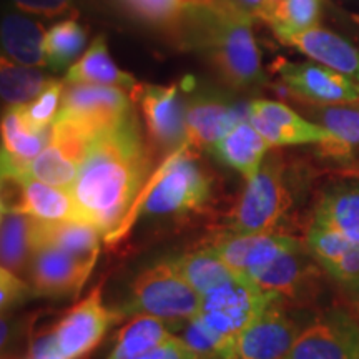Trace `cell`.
<instances>
[{"label": "cell", "mask_w": 359, "mask_h": 359, "mask_svg": "<svg viewBox=\"0 0 359 359\" xmlns=\"http://www.w3.org/2000/svg\"><path fill=\"white\" fill-rule=\"evenodd\" d=\"M148 175V156L133 114L92 142L70 187L77 222L111 233L120 226Z\"/></svg>", "instance_id": "6da1fadb"}, {"label": "cell", "mask_w": 359, "mask_h": 359, "mask_svg": "<svg viewBox=\"0 0 359 359\" xmlns=\"http://www.w3.org/2000/svg\"><path fill=\"white\" fill-rule=\"evenodd\" d=\"M253 19L222 2L187 4L175 22L183 47L203 53L222 79L235 88L264 82Z\"/></svg>", "instance_id": "7a4b0ae2"}, {"label": "cell", "mask_w": 359, "mask_h": 359, "mask_svg": "<svg viewBox=\"0 0 359 359\" xmlns=\"http://www.w3.org/2000/svg\"><path fill=\"white\" fill-rule=\"evenodd\" d=\"M201 296L183 280L172 259L156 263L135 278L125 314H151L168 323H187L198 316Z\"/></svg>", "instance_id": "3957f363"}, {"label": "cell", "mask_w": 359, "mask_h": 359, "mask_svg": "<svg viewBox=\"0 0 359 359\" xmlns=\"http://www.w3.org/2000/svg\"><path fill=\"white\" fill-rule=\"evenodd\" d=\"M291 206V193L286 185L285 168L280 156L263 161L257 177L251 178L240 200L228 217L233 235L271 233Z\"/></svg>", "instance_id": "277c9868"}, {"label": "cell", "mask_w": 359, "mask_h": 359, "mask_svg": "<svg viewBox=\"0 0 359 359\" xmlns=\"http://www.w3.org/2000/svg\"><path fill=\"white\" fill-rule=\"evenodd\" d=\"M212 191L208 175L187 155L183 145L156 172L151 187L145 193L142 212L145 215L187 213L206 203Z\"/></svg>", "instance_id": "5b68a950"}, {"label": "cell", "mask_w": 359, "mask_h": 359, "mask_svg": "<svg viewBox=\"0 0 359 359\" xmlns=\"http://www.w3.org/2000/svg\"><path fill=\"white\" fill-rule=\"evenodd\" d=\"M278 302H281L278 294L259 288L248 276L235 275L208 294L201 296L198 316L218 333L236 339Z\"/></svg>", "instance_id": "8992f818"}, {"label": "cell", "mask_w": 359, "mask_h": 359, "mask_svg": "<svg viewBox=\"0 0 359 359\" xmlns=\"http://www.w3.org/2000/svg\"><path fill=\"white\" fill-rule=\"evenodd\" d=\"M120 318L122 313L107 306L102 290L95 288L50 330L58 356L60 359L83 358L100 344L110 326Z\"/></svg>", "instance_id": "52a82bcc"}, {"label": "cell", "mask_w": 359, "mask_h": 359, "mask_svg": "<svg viewBox=\"0 0 359 359\" xmlns=\"http://www.w3.org/2000/svg\"><path fill=\"white\" fill-rule=\"evenodd\" d=\"M286 359H359V323L346 309H330L303 327Z\"/></svg>", "instance_id": "ba28073f"}, {"label": "cell", "mask_w": 359, "mask_h": 359, "mask_svg": "<svg viewBox=\"0 0 359 359\" xmlns=\"http://www.w3.org/2000/svg\"><path fill=\"white\" fill-rule=\"evenodd\" d=\"M133 114L128 97L120 87L98 83H69L64 88L58 115L79 120L100 135Z\"/></svg>", "instance_id": "9c48e42d"}, {"label": "cell", "mask_w": 359, "mask_h": 359, "mask_svg": "<svg viewBox=\"0 0 359 359\" xmlns=\"http://www.w3.org/2000/svg\"><path fill=\"white\" fill-rule=\"evenodd\" d=\"M98 257H77L57 248H37L30 259L29 285L34 294L62 298L83 288Z\"/></svg>", "instance_id": "30bf717a"}, {"label": "cell", "mask_w": 359, "mask_h": 359, "mask_svg": "<svg viewBox=\"0 0 359 359\" xmlns=\"http://www.w3.org/2000/svg\"><path fill=\"white\" fill-rule=\"evenodd\" d=\"M178 85H137L132 90L133 100L140 105L148 133L156 145L172 150L187 142V105L180 97Z\"/></svg>", "instance_id": "8fae6325"}, {"label": "cell", "mask_w": 359, "mask_h": 359, "mask_svg": "<svg viewBox=\"0 0 359 359\" xmlns=\"http://www.w3.org/2000/svg\"><path fill=\"white\" fill-rule=\"evenodd\" d=\"M299 333L296 321L278 302L238 336L230 359H286Z\"/></svg>", "instance_id": "7c38bea8"}, {"label": "cell", "mask_w": 359, "mask_h": 359, "mask_svg": "<svg viewBox=\"0 0 359 359\" xmlns=\"http://www.w3.org/2000/svg\"><path fill=\"white\" fill-rule=\"evenodd\" d=\"M248 111L217 92H198L187 102V143L212 148L238 123L245 122Z\"/></svg>", "instance_id": "4fadbf2b"}, {"label": "cell", "mask_w": 359, "mask_h": 359, "mask_svg": "<svg viewBox=\"0 0 359 359\" xmlns=\"http://www.w3.org/2000/svg\"><path fill=\"white\" fill-rule=\"evenodd\" d=\"M2 208L15 210L40 222H77L75 203L65 188L39 182L35 178L4 180Z\"/></svg>", "instance_id": "5bb4252c"}, {"label": "cell", "mask_w": 359, "mask_h": 359, "mask_svg": "<svg viewBox=\"0 0 359 359\" xmlns=\"http://www.w3.org/2000/svg\"><path fill=\"white\" fill-rule=\"evenodd\" d=\"M250 123L263 135L269 145H304L323 143L331 137L325 127L309 123L285 103L255 100L248 107Z\"/></svg>", "instance_id": "9a60e30c"}, {"label": "cell", "mask_w": 359, "mask_h": 359, "mask_svg": "<svg viewBox=\"0 0 359 359\" xmlns=\"http://www.w3.org/2000/svg\"><path fill=\"white\" fill-rule=\"evenodd\" d=\"M215 253L238 275L250 276L257 269L266 266L281 255L302 248L293 236L275 233H255V235H231L215 241Z\"/></svg>", "instance_id": "2e32d148"}, {"label": "cell", "mask_w": 359, "mask_h": 359, "mask_svg": "<svg viewBox=\"0 0 359 359\" xmlns=\"http://www.w3.org/2000/svg\"><path fill=\"white\" fill-rule=\"evenodd\" d=\"M276 72L293 92L311 102H359V85L327 67L281 62L278 64Z\"/></svg>", "instance_id": "e0dca14e"}, {"label": "cell", "mask_w": 359, "mask_h": 359, "mask_svg": "<svg viewBox=\"0 0 359 359\" xmlns=\"http://www.w3.org/2000/svg\"><path fill=\"white\" fill-rule=\"evenodd\" d=\"M52 128L32 130L22 120L17 107H11L2 118V182L22 180L30 165L48 147Z\"/></svg>", "instance_id": "ac0fdd59"}, {"label": "cell", "mask_w": 359, "mask_h": 359, "mask_svg": "<svg viewBox=\"0 0 359 359\" xmlns=\"http://www.w3.org/2000/svg\"><path fill=\"white\" fill-rule=\"evenodd\" d=\"M318 276L316 268L302 248L281 255L275 262L257 269L248 276L259 288L271 291L280 298L299 299Z\"/></svg>", "instance_id": "d6986e66"}, {"label": "cell", "mask_w": 359, "mask_h": 359, "mask_svg": "<svg viewBox=\"0 0 359 359\" xmlns=\"http://www.w3.org/2000/svg\"><path fill=\"white\" fill-rule=\"evenodd\" d=\"M286 43L293 45L304 55L311 57L327 69L359 80V50L339 35L313 27L293 35Z\"/></svg>", "instance_id": "ffe728a7"}, {"label": "cell", "mask_w": 359, "mask_h": 359, "mask_svg": "<svg viewBox=\"0 0 359 359\" xmlns=\"http://www.w3.org/2000/svg\"><path fill=\"white\" fill-rule=\"evenodd\" d=\"M269 147L271 145L253 125L241 122L208 150L215 158L226 167L235 168L250 182L263 167L264 155L268 154Z\"/></svg>", "instance_id": "44dd1931"}, {"label": "cell", "mask_w": 359, "mask_h": 359, "mask_svg": "<svg viewBox=\"0 0 359 359\" xmlns=\"http://www.w3.org/2000/svg\"><path fill=\"white\" fill-rule=\"evenodd\" d=\"M100 235L95 226L72 222H40L34 218V251L57 248L77 257H98Z\"/></svg>", "instance_id": "7402d4cb"}, {"label": "cell", "mask_w": 359, "mask_h": 359, "mask_svg": "<svg viewBox=\"0 0 359 359\" xmlns=\"http://www.w3.org/2000/svg\"><path fill=\"white\" fill-rule=\"evenodd\" d=\"M172 323L151 314H135L116 333L114 348L107 359H143L148 353L172 338Z\"/></svg>", "instance_id": "603a6c76"}, {"label": "cell", "mask_w": 359, "mask_h": 359, "mask_svg": "<svg viewBox=\"0 0 359 359\" xmlns=\"http://www.w3.org/2000/svg\"><path fill=\"white\" fill-rule=\"evenodd\" d=\"M314 223L336 230L359 245V183L327 190L316 206Z\"/></svg>", "instance_id": "cb8c5ba5"}, {"label": "cell", "mask_w": 359, "mask_h": 359, "mask_svg": "<svg viewBox=\"0 0 359 359\" xmlns=\"http://www.w3.org/2000/svg\"><path fill=\"white\" fill-rule=\"evenodd\" d=\"M67 83H98L130 90L138 85L133 75L120 70L111 60L105 37L93 40L83 57L70 67L67 74Z\"/></svg>", "instance_id": "d4e9b609"}, {"label": "cell", "mask_w": 359, "mask_h": 359, "mask_svg": "<svg viewBox=\"0 0 359 359\" xmlns=\"http://www.w3.org/2000/svg\"><path fill=\"white\" fill-rule=\"evenodd\" d=\"M320 118L331 135L318 143L321 154L336 161H351L359 148V107H325Z\"/></svg>", "instance_id": "484cf974"}, {"label": "cell", "mask_w": 359, "mask_h": 359, "mask_svg": "<svg viewBox=\"0 0 359 359\" xmlns=\"http://www.w3.org/2000/svg\"><path fill=\"white\" fill-rule=\"evenodd\" d=\"M45 34L37 22L8 13L2 20V48L15 64L27 67L45 65Z\"/></svg>", "instance_id": "4316f807"}, {"label": "cell", "mask_w": 359, "mask_h": 359, "mask_svg": "<svg viewBox=\"0 0 359 359\" xmlns=\"http://www.w3.org/2000/svg\"><path fill=\"white\" fill-rule=\"evenodd\" d=\"M2 268L20 276L29 269L34 255V218L2 208Z\"/></svg>", "instance_id": "83f0119b"}, {"label": "cell", "mask_w": 359, "mask_h": 359, "mask_svg": "<svg viewBox=\"0 0 359 359\" xmlns=\"http://www.w3.org/2000/svg\"><path fill=\"white\" fill-rule=\"evenodd\" d=\"M172 263L183 280L200 296L208 294L210 291L238 275L215 253L212 246L173 258Z\"/></svg>", "instance_id": "f1b7e54d"}, {"label": "cell", "mask_w": 359, "mask_h": 359, "mask_svg": "<svg viewBox=\"0 0 359 359\" xmlns=\"http://www.w3.org/2000/svg\"><path fill=\"white\" fill-rule=\"evenodd\" d=\"M87 45V30L75 20H64L48 29L43 40L45 65L60 72L70 67Z\"/></svg>", "instance_id": "f546056e"}, {"label": "cell", "mask_w": 359, "mask_h": 359, "mask_svg": "<svg viewBox=\"0 0 359 359\" xmlns=\"http://www.w3.org/2000/svg\"><path fill=\"white\" fill-rule=\"evenodd\" d=\"M323 0H278L266 22L276 37L288 42L293 35L316 27Z\"/></svg>", "instance_id": "4dcf8cb0"}, {"label": "cell", "mask_w": 359, "mask_h": 359, "mask_svg": "<svg viewBox=\"0 0 359 359\" xmlns=\"http://www.w3.org/2000/svg\"><path fill=\"white\" fill-rule=\"evenodd\" d=\"M48 82L50 80L45 79V75L35 70L34 67L13 64L2 58L0 87H2V102L8 107L27 105L30 100H35Z\"/></svg>", "instance_id": "1f68e13d"}, {"label": "cell", "mask_w": 359, "mask_h": 359, "mask_svg": "<svg viewBox=\"0 0 359 359\" xmlns=\"http://www.w3.org/2000/svg\"><path fill=\"white\" fill-rule=\"evenodd\" d=\"M180 338L201 359H230L235 339L213 330L200 316L183 323Z\"/></svg>", "instance_id": "d6a6232c"}, {"label": "cell", "mask_w": 359, "mask_h": 359, "mask_svg": "<svg viewBox=\"0 0 359 359\" xmlns=\"http://www.w3.org/2000/svg\"><path fill=\"white\" fill-rule=\"evenodd\" d=\"M79 172V163L62 154L55 145L48 143V147L32 161L27 177L39 180L47 185L70 190V187L77 180Z\"/></svg>", "instance_id": "836d02e7"}, {"label": "cell", "mask_w": 359, "mask_h": 359, "mask_svg": "<svg viewBox=\"0 0 359 359\" xmlns=\"http://www.w3.org/2000/svg\"><path fill=\"white\" fill-rule=\"evenodd\" d=\"M62 95H64V83L50 80L35 100L27 105L17 107L27 127L37 130V132L52 128L58 111H60Z\"/></svg>", "instance_id": "e575fe53"}, {"label": "cell", "mask_w": 359, "mask_h": 359, "mask_svg": "<svg viewBox=\"0 0 359 359\" xmlns=\"http://www.w3.org/2000/svg\"><path fill=\"white\" fill-rule=\"evenodd\" d=\"M306 243L309 253L320 262L323 268H325L326 264L336 262V259L343 257L348 250H351L353 245H356L336 230H331V228L321 226V224L316 223L309 228Z\"/></svg>", "instance_id": "d590c367"}, {"label": "cell", "mask_w": 359, "mask_h": 359, "mask_svg": "<svg viewBox=\"0 0 359 359\" xmlns=\"http://www.w3.org/2000/svg\"><path fill=\"white\" fill-rule=\"evenodd\" d=\"M128 6L143 20L158 25H175L187 2L185 0H128Z\"/></svg>", "instance_id": "8d00e7d4"}, {"label": "cell", "mask_w": 359, "mask_h": 359, "mask_svg": "<svg viewBox=\"0 0 359 359\" xmlns=\"http://www.w3.org/2000/svg\"><path fill=\"white\" fill-rule=\"evenodd\" d=\"M32 294L34 291L29 283L20 280V276L15 273L0 268V306H2V311L25 303Z\"/></svg>", "instance_id": "74e56055"}, {"label": "cell", "mask_w": 359, "mask_h": 359, "mask_svg": "<svg viewBox=\"0 0 359 359\" xmlns=\"http://www.w3.org/2000/svg\"><path fill=\"white\" fill-rule=\"evenodd\" d=\"M325 269L336 281L346 286L353 293L359 291V245H353L343 257L326 264Z\"/></svg>", "instance_id": "f35d334b"}, {"label": "cell", "mask_w": 359, "mask_h": 359, "mask_svg": "<svg viewBox=\"0 0 359 359\" xmlns=\"http://www.w3.org/2000/svg\"><path fill=\"white\" fill-rule=\"evenodd\" d=\"M143 359H201L198 354H195L187 346L185 341L178 334H173L165 343H161L158 348L148 353Z\"/></svg>", "instance_id": "ab89813d"}, {"label": "cell", "mask_w": 359, "mask_h": 359, "mask_svg": "<svg viewBox=\"0 0 359 359\" xmlns=\"http://www.w3.org/2000/svg\"><path fill=\"white\" fill-rule=\"evenodd\" d=\"M12 2L20 11L48 17L62 15L72 7V0H12Z\"/></svg>", "instance_id": "60d3db41"}, {"label": "cell", "mask_w": 359, "mask_h": 359, "mask_svg": "<svg viewBox=\"0 0 359 359\" xmlns=\"http://www.w3.org/2000/svg\"><path fill=\"white\" fill-rule=\"evenodd\" d=\"M236 11L246 13L251 19H262L266 22L269 13L278 4V0H222Z\"/></svg>", "instance_id": "b9f144b4"}, {"label": "cell", "mask_w": 359, "mask_h": 359, "mask_svg": "<svg viewBox=\"0 0 359 359\" xmlns=\"http://www.w3.org/2000/svg\"><path fill=\"white\" fill-rule=\"evenodd\" d=\"M349 313H351L353 316L356 318V321L359 323V291L358 293H354V299L349 303Z\"/></svg>", "instance_id": "7bdbcfd3"}, {"label": "cell", "mask_w": 359, "mask_h": 359, "mask_svg": "<svg viewBox=\"0 0 359 359\" xmlns=\"http://www.w3.org/2000/svg\"><path fill=\"white\" fill-rule=\"evenodd\" d=\"M187 4H213L215 0H185Z\"/></svg>", "instance_id": "ee69618b"}, {"label": "cell", "mask_w": 359, "mask_h": 359, "mask_svg": "<svg viewBox=\"0 0 359 359\" xmlns=\"http://www.w3.org/2000/svg\"><path fill=\"white\" fill-rule=\"evenodd\" d=\"M4 359H19V358H15V356H4Z\"/></svg>", "instance_id": "f6af8a7d"}]
</instances>
